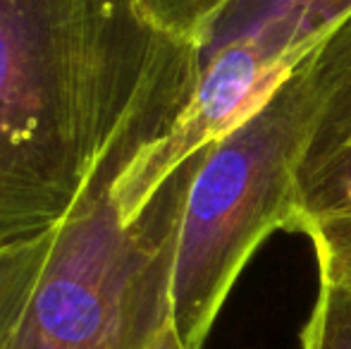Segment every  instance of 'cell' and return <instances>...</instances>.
Here are the masks:
<instances>
[{
    "instance_id": "8fae6325",
    "label": "cell",
    "mask_w": 351,
    "mask_h": 349,
    "mask_svg": "<svg viewBox=\"0 0 351 349\" xmlns=\"http://www.w3.org/2000/svg\"><path fill=\"white\" fill-rule=\"evenodd\" d=\"M148 349H186V347L182 345L180 335H177L175 326H172V321H170L165 328H162L160 335H158L156 340H153V345L148 347Z\"/></svg>"
},
{
    "instance_id": "277c9868",
    "label": "cell",
    "mask_w": 351,
    "mask_h": 349,
    "mask_svg": "<svg viewBox=\"0 0 351 349\" xmlns=\"http://www.w3.org/2000/svg\"><path fill=\"white\" fill-rule=\"evenodd\" d=\"M311 56L278 53L254 38L232 41L208 53L199 51V75L184 106L112 177L110 194L122 218L130 223L139 218L191 158L254 117Z\"/></svg>"
},
{
    "instance_id": "7a4b0ae2",
    "label": "cell",
    "mask_w": 351,
    "mask_h": 349,
    "mask_svg": "<svg viewBox=\"0 0 351 349\" xmlns=\"http://www.w3.org/2000/svg\"><path fill=\"white\" fill-rule=\"evenodd\" d=\"M206 154L191 158L132 223L110 194L120 170L91 191L51 232L46 261L3 349L151 347L172 321L180 225Z\"/></svg>"
},
{
    "instance_id": "9c48e42d",
    "label": "cell",
    "mask_w": 351,
    "mask_h": 349,
    "mask_svg": "<svg viewBox=\"0 0 351 349\" xmlns=\"http://www.w3.org/2000/svg\"><path fill=\"white\" fill-rule=\"evenodd\" d=\"M304 234L315 247L320 278L351 287V208L313 220Z\"/></svg>"
},
{
    "instance_id": "3957f363",
    "label": "cell",
    "mask_w": 351,
    "mask_h": 349,
    "mask_svg": "<svg viewBox=\"0 0 351 349\" xmlns=\"http://www.w3.org/2000/svg\"><path fill=\"white\" fill-rule=\"evenodd\" d=\"M313 115L315 96L304 62L201 160L172 273V326L186 349H204L256 249L278 230H301L299 168Z\"/></svg>"
},
{
    "instance_id": "ba28073f",
    "label": "cell",
    "mask_w": 351,
    "mask_h": 349,
    "mask_svg": "<svg viewBox=\"0 0 351 349\" xmlns=\"http://www.w3.org/2000/svg\"><path fill=\"white\" fill-rule=\"evenodd\" d=\"M301 349H351V287L320 278L318 299L301 330Z\"/></svg>"
},
{
    "instance_id": "5b68a950",
    "label": "cell",
    "mask_w": 351,
    "mask_h": 349,
    "mask_svg": "<svg viewBox=\"0 0 351 349\" xmlns=\"http://www.w3.org/2000/svg\"><path fill=\"white\" fill-rule=\"evenodd\" d=\"M315 115L299 168L301 230L351 208V14L306 60Z\"/></svg>"
},
{
    "instance_id": "6da1fadb",
    "label": "cell",
    "mask_w": 351,
    "mask_h": 349,
    "mask_svg": "<svg viewBox=\"0 0 351 349\" xmlns=\"http://www.w3.org/2000/svg\"><path fill=\"white\" fill-rule=\"evenodd\" d=\"M199 46L143 0H0V249L53 232L177 115Z\"/></svg>"
},
{
    "instance_id": "30bf717a",
    "label": "cell",
    "mask_w": 351,
    "mask_h": 349,
    "mask_svg": "<svg viewBox=\"0 0 351 349\" xmlns=\"http://www.w3.org/2000/svg\"><path fill=\"white\" fill-rule=\"evenodd\" d=\"M227 3L230 0H143L151 19L162 32L196 46Z\"/></svg>"
},
{
    "instance_id": "52a82bcc",
    "label": "cell",
    "mask_w": 351,
    "mask_h": 349,
    "mask_svg": "<svg viewBox=\"0 0 351 349\" xmlns=\"http://www.w3.org/2000/svg\"><path fill=\"white\" fill-rule=\"evenodd\" d=\"M51 232L17 247L0 249V349L12 333L32 285L46 261Z\"/></svg>"
},
{
    "instance_id": "8992f818",
    "label": "cell",
    "mask_w": 351,
    "mask_h": 349,
    "mask_svg": "<svg viewBox=\"0 0 351 349\" xmlns=\"http://www.w3.org/2000/svg\"><path fill=\"white\" fill-rule=\"evenodd\" d=\"M351 14V0H230L199 41L208 53L254 38L278 53H311Z\"/></svg>"
}]
</instances>
